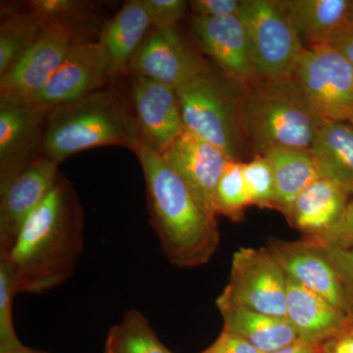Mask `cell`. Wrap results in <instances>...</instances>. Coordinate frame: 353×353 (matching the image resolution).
<instances>
[{
  "label": "cell",
  "mask_w": 353,
  "mask_h": 353,
  "mask_svg": "<svg viewBox=\"0 0 353 353\" xmlns=\"http://www.w3.org/2000/svg\"><path fill=\"white\" fill-rule=\"evenodd\" d=\"M83 248V209L68 181L60 178L0 262L8 268L17 294H39L73 276Z\"/></svg>",
  "instance_id": "6da1fadb"
},
{
  "label": "cell",
  "mask_w": 353,
  "mask_h": 353,
  "mask_svg": "<svg viewBox=\"0 0 353 353\" xmlns=\"http://www.w3.org/2000/svg\"><path fill=\"white\" fill-rule=\"evenodd\" d=\"M132 152L143 168L150 223L165 257L179 268L208 263L219 248L217 216L145 141Z\"/></svg>",
  "instance_id": "7a4b0ae2"
},
{
  "label": "cell",
  "mask_w": 353,
  "mask_h": 353,
  "mask_svg": "<svg viewBox=\"0 0 353 353\" xmlns=\"http://www.w3.org/2000/svg\"><path fill=\"white\" fill-rule=\"evenodd\" d=\"M243 136L259 154L273 148L310 150L323 124L294 77L259 76L241 88Z\"/></svg>",
  "instance_id": "3957f363"
},
{
  "label": "cell",
  "mask_w": 353,
  "mask_h": 353,
  "mask_svg": "<svg viewBox=\"0 0 353 353\" xmlns=\"http://www.w3.org/2000/svg\"><path fill=\"white\" fill-rule=\"evenodd\" d=\"M139 139L134 118L117 92L104 88L48 111L41 152L59 165L76 153L99 146L134 150Z\"/></svg>",
  "instance_id": "277c9868"
},
{
  "label": "cell",
  "mask_w": 353,
  "mask_h": 353,
  "mask_svg": "<svg viewBox=\"0 0 353 353\" xmlns=\"http://www.w3.org/2000/svg\"><path fill=\"white\" fill-rule=\"evenodd\" d=\"M185 129L240 160L243 132L240 118L241 88L208 69L176 90Z\"/></svg>",
  "instance_id": "5b68a950"
},
{
  "label": "cell",
  "mask_w": 353,
  "mask_h": 353,
  "mask_svg": "<svg viewBox=\"0 0 353 353\" xmlns=\"http://www.w3.org/2000/svg\"><path fill=\"white\" fill-rule=\"evenodd\" d=\"M239 17L259 76H292L305 48L282 1L243 0Z\"/></svg>",
  "instance_id": "8992f818"
},
{
  "label": "cell",
  "mask_w": 353,
  "mask_h": 353,
  "mask_svg": "<svg viewBox=\"0 0 353 353\" xmlns=\"http://www.w3.org/2000/svg\"><path fill=\"white\" fill-rule=\"evenodd\" d=\"M292 77L324 122L353 120V66L332 44L304 48Z\"/></svg>",
  "instance_id": "52a82bcc"
},
{
  "label": "cell",
  "mask_w": 353,
  "mask_h": 353,
  "mask_svg": "<svg viewBox=\"0 0 353 353\" xmlns=\"http://www.w3.org/2000/svg\"><path fill=\"white\" fill-rule=\"evenodd\" d=\"M287 290V275L268 248H240L232 259L229 282L216 303L285 317Z\"/></svg>",
  "instance_id": "ba28073f"
},
{
  "label": "cell",
  "mask_w": 353,
  "mask_h": 353,
  "mask_svg": "<svg viewBox=\"0 0 353 353\" xmlns=\"http://www.w3.org/2000/svg\"><path fill=\"white\" fill-rule=\"evenodd\" d=\"M48 111L29 99L0 95V189L36 161Z\"/></svg>",
  "instance_id": "9c48e42d"
},
{
  "label": "cell",
  "mask_w": 353,
  "mask_h": 353,
  "mask_svg": "<svg viewBox=\"0 0 353 353\" xmlns=\"http://www.w3.org/2000/svg\"><path fill=\"white\" fill-rule=\"evenodd\" d=\"M208 69L201 55L176 28L152 27L132 57L128 74L178 90Z\"/></svg>",
  "instance_id": "30bf717a"
},
{
  "label": "cell",
  "mask_w": 353,
  "mask_h": 353,
  "mask_svg": "<svg viewBox=\"0 0 353 353\" xmlns=\"http://www.w3.org/2000/svg\"><path fill=\"white\" fill-rule=\"evenodd\" d=\"M110 65L99 41H77L70 46L59 68L32 102L50 110L106 87Z\"/></svg>",
  "instance_id": "8fae6325"
},
{
  "label": "cell",
  "mask_w": 353,
  "mask_h": 353,
  "mask_svg": "<svg viewBox=\"0 0 353 353\" xmlns=\"http://www.w3.org/2000/svg\"><path fill=\"white\" fill-rule=\"evenodd\" d=\"M58 164L41 155L0 189V259L10 252L25 221L59 181Z\"/></svg>",
  "instance_id": "7c38bea8"
},
{
  "label": "cell",
  "mask_w": 353,
  "mask_h": 353,
  "mask_svg": "<svg viewBox=\"0 0 353 353\" xmlns=\"http://www.w3.org/2000/svg\"><path fill=\"white\" fill-rule=\"evenodd\" d=\"M134 122L139 137L163 154L185 132L176 90L141 76H131Z\"/></svg>",
  "instance_id": "4fadbf2b"
},
{
  "label": "cell",
  "mask_w": 353,
  "mask_h": 353,
  "mask_svg": "<svg viewBox=\"0 0 353 353\" xmlns=\"http://www.w3.org/2000/svg\"><path fill=\"white\" fill-rule=\"evenodd\" d=\"M267 248L282 266L288 278L319 294L350 316L340 278L321 246L304 238L299 241L273 238L269 241Z\"/></svg>",
  "instance_id": "5bb4252c"
},
{
  "label": "cell",
  "mask_w": 353,
  "mask_h": 353,
  "mask_svg": "<svg viewBox=\"0 0 353 353\" xmlns=\"http://www.w3.org/2000/svg\"><path fill=\"white\" fill-rule=\"evenodd\" d=\"M192 30L202 50L214 60L228 80L243 88L259 78L245 25L239 16H194Z\"/></svg>",
  "instance_id": "9a60e30c"
},
{
  "label": "cell",
  "mask_w": 353,
  "mask_h": 353,
  "mask_svg": "<svg viewBox=\"0 0 353 353\" xmlns=\"http://www.w3.org/2000/svg\"><path fill=\"white\" fill-rule=\"evenodd\" d=\"M211 213L216 211V190L230 161L222 150L194 134L185 132L161 154Z\"/></svg>",
  "instance_id": "2e32d148"
},
{
  "label": "cell",
  "mask_w": 353,
  "mask_h": 353,
  "mask_svg": "<svg viewBox=\"0 0 353 353\" xmlns=\"http://www.w3.org/2000/svg\"><path fill=\"white\" fill-rule=\"evenodd\" d=\"M73 43L62 32H41L36 43L0 76V95L32 101L50 82Z\"/></svg>",
  "instance_id": "e0dca14e"
},
{
  "label": "cell",
  "mask_w": 353,
  "mask_h": 353,
  "mask_svg": "<svg viewBox=\"0 0 353 353\" xmlns=\"http://www.w3.org/2000/svg\"><path fill=\"white\" fill-rule=\"evenodd\" d=\"M285 318L296 331L299 340L313 347L340 331L350 319V316L319 294L290 278Z\"/></svg>",
  "instance_id": "ac0fdd59"
},
{
  "label": "cell",
  "mask_w": 353,
  "mask_h": 353,
  "mask_svg": "<svg viewBox=\"0 0 353 353\" xmlns=\"http://www.w3.org/2000/svg\"><path fill=\"white\" fill-rule=\"evenodd\" d=\"M143 0H130L102 26L99 43L108 54L111 77L128 74L130 63L152 29Z\"/></svg>",
  "instance_id": "d6986e66"
},
{
  "label": "cell",
  "mask_w": 353,
  "mask_h": 353,
  "mask_svg": "<svg viewBox=\"0 0 353 353\" xmlns=\"http://www.w3.org/2000/svg\"><path fill=\"white\" fill-rule=\"evenodd\" d=\"M348 194L328 179H318L297 196L288 222L303 238L319 236L333 226L348 203Z\"/></svg>",
  "instance_id": "ffe728a7"
},
{
  "label": "cell",
  "mask_w": 353,
  "mask_h": 353,
  "mask_svg": "<svg viewBox=\"0 0 353 353\" xmlns=\"http://www.w3.org/2000/svg\"><path fill=\"white\" fill-rule=\"evenodd\" d=\"M223 318V330L236 334L260 353H273L299 341L285 317L264 314L233 304L216 303Z\"/></svg>",
  "instance_id": "44dd1931"
},
{
  "label": "cell",
  "mask_w": 353,
  "mask_h": 353,
  "mask_svg": "<svg viewBox=\"0 0 353 353\" xmlns=\"http://www.w3.org/2000/svg\"><path fill=\"white\" fill-rule=\"evenodd\" d=\"M301 41L311 46L332 43L347 34L350 0L282 1Z\"/></svg>",
  "instance_id": "7402d4cb"
},
{
  "label": "cell",
  "mask_w": 353,
  "mask_h": 353,
  "mask_svg": "<svg viewBox=\"0 0 353 353\" xmlns=\"http://www.w3.org/2000/svg\"><path fill=\"white\" fill-rule=\"evenodd\" d=\"M311 154L322 176L353 196V126L350 122H323Z\"/></svg>",
  "instance_id": "603a6c76"
},
{
  "label": "cell",
  "mask_w": 353,
  "mask_h": 353,
  "mask_svg": "<svg viewBox=\"0 0 353 353\" xmlns=\"http://www.w3.org/2000/svg\"><path fill=\"white\" fill-rule=\"evenodd\" d=\"M273 168L276 183V209L289 219L297 196L311 183L322 178L310 150L273 148L264 153Z\"/></svg>",
  "instance_id": "cb8c5ba5"
},
{
  "label": "cell",
  "mask_w": 353,
  "mask_h": 353,
  "mask_svg": "<svg viewBox=\"0 0 353 353\" xmlns=\"http://www.w3.org/2000/svg\"><path fill=\"white\" fill-rule=\"evenodd\" d=\"M90 4L77 0H34L30 3V12L43 31L62 32L76 43L79 27L92 18Z\"/></svg>",
  "instance_id": "d4e9b609"
},
{
  "label": "cell",
  "mask_w": 353,
  "mask_h": 353,
  "mask_svg": "<svg viewBox=\"0 0 353 353\" xmlns=\"http://www.w3.org/2000/svg\"><path fill=\"white\" fill-rule=\"evenodd\" d=\"M106 341L119 353H173L158 339L141 312L129 310L109 331Z\"/></svg>",
  "instance_id": "484cf974"
},
{
  "label": "cell",
  "mask_w": 353,
  "mask_h": 353,
  "mask_svg": "<svg viewBox=\"0 0 353 353\" xmlns=\"http://www.w3.org/2000/svg\"><path fill=\"white\" fill-rule=\"evenodd\" d=\"M41 26L31 12H14L2 18L0 24V76L41 36Z\"/></svg>",
  "instance_id": "4316f807"
},
{
  "label": "cell",
  "mask_w": 353,
  "mask_h": 353,
  "mask_svg": "<svg viewBox=\"0 0 353 353\" xmlns=\"http://www.w3.org/2000/svg\"><path fill=\"white\" fill-rule=\"evenodd\" d=\"M250 205V196L243 178V162L230 161L221 176L216 190V211L218 215L240 222L246 208Z\"/></svg>",
  "instance_id": "83f0119b"
},
{
  "label": "cell",
  "mask_w": 353,
  "mask_h": 353,
  "mask_svg": "<svg viewBox=\"0 0 353 353\" xmlns=\"http://www.w3.org/2000/svg\"><path fill=\"white\" fill-rule=\"evenodd\" d=\"M243 178L250 205L276 209V183L268 158L256 154L248 163H243Z\"/></svg>",
  "instance_id": "f1b7e54d"
},
{
  "label": "cell",
  "mask_w": 353,
  "mask_h": 353,
  "mask_svg": "<svg viewBox=\"0 0 353 353\" xmlns=\"http://www.w3.org/2000/svg\"><path fill=\"white\" fill-rule=\"evenodd\" d=\"M16 294L8 268L0 262V350L21 343L13 323V299Z\"/></svg>",
  "instance_id": "f546056e"
},
{
  "label": "cell",
  "mask_w": 353,
  "mask_h": 353,
  "mask_svg": "<svg viewBox=\"0 0 353 353\" xmlns=\"http://www.w3.org/2000/svg\"><path fill=\"white\" fill-rule=\"evenodd\" d=\"M325 248H348L353 246V201H348L339 220L324 233L304 238Z\"/></svg>",
  "instance_id": "4dcf8cb0"
},
{
  "label": "cell",
  "mask_w": 353,
  "mask_h": 353,
  "mask_svg": "<svg viewBox=\"0 0 353 353\" xmlns=\"http://www.w3.org/2000/svg\"><path fill=\"white\" fill-rule=\"evenodd\" d=\"M152 27L168 29L176 28L187 9L183 0H143Z\"/></svg>",
  "instance_id": "1f68e13d"
},
{
  "label": "cell",
  "mask_w": 353,
  "mask_h": 353,
  "mask_svg": "<svg viewBox=\"0 0 353 353\" xmlns=\"http://www.w3.org/2000/svg\"><path fill=\"white\" fill-rule=\"evenodd\" d=\"M327 256L334 265L347 299L348 313L353 318V246L348 248H325Z\"/></svg>",
  "instance_id": "d6a6232c"
},
{
  "label": "cell",
  "mask_w": 353,
  "mask_h": 353,
  "mask_svg": "<svg viewBox=\"0 0 353 353\" xmlns=\"http://www.w3.org/2000/svg\"><path fill=\"white\" fill-rule=\"evenodd\" d=\"M190 6L196 16L210 18H225L239 16L243 0H194Z\"/></svg>",
  "instance_id": "836d02e7"
},
{
  "label": "cell",
  "mask_w": 353,
  "mask_h": 353,
  "mask_svg": "<svg viewBox=\"0 0 353 353\" xmlns=\"http://www.w3.org/2000/svg\"><path fill=\"white\" fill-rule=\"evenodd\" d=\"M315 347L318 353H353V318Z\"/></svg>",
  "instance_id": "e575fe53"
},
{
  "label": "cell",
  "mask_w": 353,
  "mask_h": 353,
  "mask_svg": "<svg viewBox=\"0 0 353 353\" xmlns=\"http://www.w3.org/2000/svg\"><path fill=\"white\" fill-rule=\"evenodd\" d=\"M201 353H260L248 341L223 330L217 340Z\"/></svg>",
  "instance_id": "d590c367"
},
{
  "label": "cell",
  "mask_w": 353,
  "mask_h": 353,
  "mask_svg": "<svg viewBox=\"0 0 353 353\" xmlns=\"http://www.w3.org/2000/svg\"><path fill=\"white\" fill-rule=\"evenodd\" d=\"M330 44L340 51L353 66V34H345Z\"/></svg>",
  "instance_id": "8d00e7d4"
},
{
  "label": "cell",
  "mask_w": 353,
  "mask_h": 353,
  "mask_svg": "<svg viewBox=\"0 0 353 353\" xmlns=\"http://www.w3.org/2000/svg\"><path fill=\"white\" fill-rule=\"evenodd\" d=\"M273 353H318L317 350L313 345L303 343L301 341H296V343L288 345L282 350Z\"/></svg>",
  "instance_id": "74e56055"
},
{
  "label": "cell",
  "mask_w": 353,
  "mask_h": 353,
  "mask_svg": "<svg viewBox=\"0 0 353 353\" xmlns=\"http://www.w3.org/2000/svg\"><path fill=\"white\" fill-rule=\"evenodd\" d=\"M0 353H50L44 350H34V348L26 347L22 343L13 347L3 348L0 350Z\"/></svg>",
  "instance_id": "f35d334b"
},
{
  "label": "cell",
  "mask_w": 353,
  "mask_h": 353,
  "mask_svg": "<svg viewBox=\"0 0 353 353\" xmlns=\"http://www.w3.org/2000/svg\"><path fill=\"white\" fill-rule=\"evenodd\" d=\"M353 34V0H350V3H348L347 34Z\"/></svg>",
  "instance_id": "ab89813d"
},
{
  "label": "cell",
  "mask_w": 353,
  "mask_h": 353,
  "mask_svg": "<svg viewBox=\"0 0 353 353\" xmlns=\"http://www.w3.org/2000/svg\"><path fill=\"white\" fill-rule=\"evenodd\" d=\"M104 353H119L117 352V350H115L112 347V345H110V343H108V341H106L105 343V347H104Z\"/></svg>",
  "instance_id": "60d3db41"
},
{
  "label": "cell",
  "mask_w": 353,
  "mask_h": 353,
  "mask_svg": "<svg viewBox=\"0 0 353 353\" xmlns=\"http://www.w3.org/2000/svg\"><path fill=\"white\" fill-rule=\"evenodd\" d=\"M350 124H352V126H353V120L350 121Z\"/></svg>",
  "instance_id": "b9f144b4"
}]
</instances>
